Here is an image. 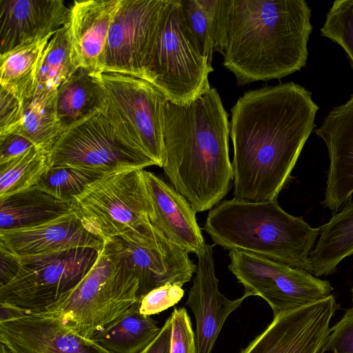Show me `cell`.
<instances>
[{"instance_id":"5bb4252c","label":"cell","mask_w":353,"mask_h":353,"mask_svg":"<svg viewBox=\"0 0 353 353\" xmlns=\"http://www.w3.org/2000/svg\"><path fill=\"white\" fill-rule=\"evenodd\" d=\"M103 242V248L136 275L139 302L150 291L165 283L183 285L196 271L189 253L166 236L151 245H140L117 237Z\"/></svg>"},{"instance_id":"44dd1931","label":"cell","mask_w":353,"mask_h":353,"mask_svg":"<svg viewBox=\"0 0 353 353\" xmlns=\"http://www.w3.org/2000/svg\"><path fill=\"white\" fill-rule=\"evenodd\" d=\"M120 0L74 1L70 8L69 33L77 65L99 77L110 28Z\"/></svg>"},{"instance_id":"ac0fdd59","label":"cell","mask_w":353,"mask_h":353,"mask_svg":"<svg viewBox=\"0 0 353 353\" xmlns=\"http://www.w3.org/2000/svg\"><path fill=\"white\" fill-rule=\"evenodd\" d=\"M327 148L330 165L323 205L338 211L353 196V94L314 130Z\"/></svg>"},{"instance_id":"ab89813d","label":"cell","mask_w":353,"mask_h":353,"mask_svg":"<svg viewBox=\"0 0 353 353\" xmlns=\"http://www.w3.org/2000/svg\"><path fill=\"white\" fill-rule=\"evenodd\" d=\"M28 312H29L16 305L0 302V322L19 318Z\"/></svg>"},{"instance_id":"8d00e7d4","label":"cell","mask_w":353,"mask_h":353,"mask_svg":"<svg viewBox=\"0 0 353 353\" xmlns=\"http://www.w3.org/2000/svg\"><path fill=\"white\" fill-rule=\"evenodd\" d=\"M34 144L18 132H12L0 137V165L21 155Z\"/></svg>"},{"instance_id":"ffe728a7","label":"cell","mask_w":353,"mask_h":353,"mask_svg":"<svg viewBox=\"0 0 353 353\" xmlns=\"http://www.w3.org/2000/svg\"><path fill=\"white\" fill-rule=\"evenodd\" d=\"M143 175L154 214L153 225L188 253L202 254L207 244L196 221V212L161 177L145 170Z\"/></svg>"},{"instance_id":"836d02e7","label":"cell","mask_w":353,"mask_h":353,"mask_svg":"<svg viewBox=\"0 0 353 353\" xmlns=\"http://www.w3.org/2000/svg\"><path fill=\"white\" fill-rule=\"evenodd\" d=\"M172 321L170 353H197L195 334L184 307H175L170 316Z\"/></svg>"},{"instance_id":"9a60e30c","label":"cell","mask_w":353,"mask_h":353,"mask_svg":"<svg viewBox=\"0 0 353 353\" xmlns=\"http://www.w3.org/2000/svg\"><path fill=\"white\" fill-rule=\"evenodd\" d=\"M0 343L11 353H113L47 312L0 322Z\"/></svg>"},{"instance_id":"2e32d148","label":"cell","mask_w":353,"mask_h":353,"mask_svg":"<svg viewBox=\"0 0 353 353\" xmlns=\"http://www.w3.org/2000/svg\"><path fill=\"white\" fill-rule=\"evenodd\" d=\"M104 242L91 233L73 211L39 225L0 230V248L17 258L47 255L75 248L101 251Z\"/></svg>"},{"instance_id":"f35d334b","label":"cell","mask_w":353,"mask_h":353,"mask_svg":"<svg viewBox=\"0 0 353 353\" xmlns=\"http://www.w3.org/2000/svg\"><path fill=\"white\" fill-rule=\"evenodd\" d=\"M0 287L7 284L16 275L19 261L17 256L0 248Z\"/></svg>"},{"instance_id":"30bf717a","label":"cell","mask_w":353,"mask_h":353,"mask_svg":"<svg viewBox=\"0 0 353 353\" xmlns=\"http://www.w3.org/2000/svg\"><path fill=\"white\" fill-rule=\"evenodd\" d=\"M91 248L18 258L14 277L0 287V302L29 312H45L69 293L87 274L99 253Z\"/></svg>"},{"instance_id":"60d3db41","label":"cell","mask_w":353,"mask_h":353,"mask_svg":"<svg viewBox=\"0 0 353 353\" xmlns=\"http://www.w3.org/2000/svg\"><path fill=\"white\" fill-rule=\"evenodd\" d=\"M0 353H11L8 349L6 347V346L1 343L0 345Z\"/></svg>"},{"instance_id":"e0dca14e","label":"cell","mask_w":353,"mask_h":353,"mask_svg":"<svg viewBox=\"0 0 353 353\" xmlns=\"http://www.w3.org/2000/svg\"><path fill=\"white\" fill-rule=\"evenodd\" d=\"M197 259L196 276L188 292L186 305L192 310L196 322V352L212 353L228 316L252 294L245 291L241 298L230 300L220 292L212 245L207 244L205 252Z\"/></svg>"},{"instance_id":"4316f807","label":"cell","mask_w":353,"mask_h":353,"mask_svg":"<svg viewBox=\"0 0 353 353\" xmlns=\"http://www.w3.org/2000/svg\"><path fill=\"white\" fill-rule=\"evenodd\" d=\"M54 34L0 54V85L22 102L32 96L38 65Z\"/></svg>"},{"instance_id":"8fae6325","label":"cell","mask_w":353,"mask_h":353,"mask_svg":"<svg viewBox=\"0 0 353 353\" xmlns=\"http://www.w3.org/2000/svg\"><path fill=\"white\" fill-rule=\"evenodd\" d=\"M230 271L252 296L262 297L274 316L330 296L328 281L263 256L242 251L229 252Z\"/></svg>"},{"instance_id":"74e56055","label":"cell","mask_w":353,"mask_h":353,"mask_svg":"<svg viewBox=\"0 0 353 353\" xmlns=\"http://www.w3.org/2000/svg\"><path fill=\"white\" fill-rule=\"evenodd\" d=\"M172 321L169 316L157 337L140 353H170Z\"/></svg>"},{"instance_id":"484cf974","label":"cell","mask_w":353,"mask_h":353,"mask_svg":"<svg viewBox=\"0 0 353 353\" xmlns=\"http://www.w3.org/2000/svg\"><path fill=\"white\" fill-rule=\"evenodd\" d=\"M160 330L157 321L140 312L137 302L95 334L92 339L113 353H140Z\"/></svg>"},{"instance_id":"52a82bcc","label":"cell","mask_w":353,"mask_h":353,"mask_svg":"<svg viewBox=\"0 0 353 353\" xmlns=\"http://www.w3.org/2000/svg\"><path fill=\"white\" fill-rule=\"evenodd\" d=\"M213 68L201 54L183 18L181 0H168L146 81L174 103L191 102L211 87Z\"/></svg>"},{"instance_id":"d590c367","label":"cell","mask_w":353,"mask_h":353,"mask_svg":"<svg viewBox=\"0 0 353 353\" xmlns=\"http://www.w3.org/2000/svg\"><path fill=\"white\" fill-rule=\"evenodd\" d=\"M23 102L8 90L0 88V137L15 132L23 120Z\"/></svg>"},{"instance_id":"1f68e13d","label":"cell","mask_w":353,"mask_h":353,"mask_svg":"<svg viewBox=\"0 0 353 353\" xmlns=\"http://www.w3.org/2000/svg\"><path fill=\"white\" fill-rule=\"evenodd\" d=\"M321 33L344 50L353 68V0L333 2Z\"/></svg>"},{"instance_id":"7c38bea8","label":"cell","mask_w":353,"mask_h":353,"mask_svg":"<svg viewBox=\"0 0 353 353\" xmlns=\"http://www.w3.org/2000/svg\"><path fill=\"white\" fill-rule=\"evenodd\" d=\"M168 0H120L103 59V72L146 80L160 21Z\"/></svg>"},{"instance_id":"603a6c76","label":"cell","mask_w":353,"mask_h":353,"mask_svg":"<svg viewBox=\"0 0 353 353\" xmlns=\"http://www.w3.org/2000/svg\"><path fill=\"white\" fill-rule=\"evenodd\" d=\"M319 229L309 257L310 273L316 277L333 274L341 262L353 255V201L347 203Z\"/></svg>"},{"instance_id":"4fadbf2b","label":"cell","mask_w":353,"mask_h":353,"mask_svg":"<svg viewBox=\"0 0 353 353\" xmlns=\"http://www.w3.org/2000/svg\"><path fill=\"white\" fill-rule=\"evenodd\" d=\"M339 308L332 294L274 316L272 323L240 353H321Z\"/></svg>"},{"instance_id":"ba28073f","label":"cell","mask_w":353,"mask_h":353,"mask_svg":"<svg viewBox=\"0 0 353 353\" xmlns=\"http://www.w3.org/2000/svg\"><path fill=\"white\" fill-rule=\"evenodd\" d=\"M99 79L105 94L103 113L125 141L162 168L164 95L149 81L134 76L104 72Z\"/></svg>"},{"instance_id":"7402d4cb","label":"cell","mask_w":353,"mask_h":353,"mask_svg":"<svg viewBox=\"0 0 353 353\" xmlns=\"http://www.w3.org/2000/svg\"><path fill=\"white\" fill-rule=\"evenodd\" d=\"M56 105L63 132L98 112H103L105 94L99 77L79 68L57 88Z\"/></svg>"},{"instance_id":"7a4b0ae2","label":"cell","mask_w":353,"mask_h":353,"mask_svg":"<svg viewBox=\"0 0 353 353\" xmlns=\"http://www.w3.org/2000/svg\"><path fill=\"white\" fill-rule=\"evenodd\" d=\"M229 135L228 115L216 88L187 103L165 99L162 168L196 212L219 204L233 184Z\"/></svg>"},{"instance_id":"9c48e42d","label":"cell","mask_w":353,"mask_h":353,"mask_svg":"<svg viewBox=\"0 0 353 353\" xmlns=\"http://www.w3.org/2000/svg\"><path fill=\"white\" fill-rule=\"evenodd\" d=\"M48 165L109 174L156 164L125 141L105 114L98 112L61 134L48 153Z\"/></svg>"},{"instance_id":"f1b7e54d","label":"cell","mask_w":353,"mask_h":353,"mask_svg":"<svg viewBox=\"0 0 353 353\" xmlns=\"http://www.w3.org/2000/svg\"><path fill=\"white\" fill-rule=\"evenodd\" d=\"M79 68L68 23L54 34L43 50L32 94L57 90Z\"/></svg>"},{"instance_id":"6da1fadb","label":"cell","mask_w":353,"mask_h":353,"mask_svg":"<svg viewBox=\"0 0 353 353\" xmlns=\"http://www.w3.org/2000/svg\"><path fill=\"white\" fill-rule=\"evenodd\" d=\"M318 105L304 87L288 82L249 90L231 108L234 199H277L316 126Z\"/></svg>"},{"instance_id":"d4e9b609","label":"cell","mask_w":353,"mask_h":353,"mask_svg":"<svg viewBox=\"0 0 353 353\" xmlns=\"http://www.w3.org/2000/svg\"><path fill=\"white\" fill-rule=\"evenodd\" d=\"M228 0H181L185 22L202 56L212 65L223 54Z\"/></svg>"},{"instance_id":"d6a6232c","label":"cell","mask_w":353,"mask_h":353,"mask_svg":"<svg viewBox=\"0 0 353 353\" xmlns=\"http://www.w3.org/2000/svg\"><path fill=\"white\" fill-rule=\"evenodd\" d=\"M182 287L179 283H168L152 290L139 301L140 312L151 316L174 306L183 296Z\"/></svg>"},{"instance_id":"e575fe53","label":"cell","mask_w":353,"mask_h":353,"mask_svg":"<svg viewBox=\"0 0 353 353\" xmlns=\"http://www.w3.org/2000/svg\"><path fill=\"white\" fill-rule=\"evenodd\" d=\"M353 353V307L348 309L343 318L330 328L321 353Z\"/></svg>"},{"instance_id":"5b68a950","label":"cell","mask_w":353,"mask_h":353,"mask_svg":"<svg viewBox=\"0 0 353 353\" xmlns=\"http://www.w3.org/2000/svg\"><path fill=\"white\" fill-rule=\"evenodd\" d=\"M143 170L107 174L74 198V212L91 233L103 241L117 237L140 245H154L165 236L153 225Z\"/></svg>"},{"instance_id":"f546056e","label":"cell","mask_w":353,"mask_h":353,"mask_svg":"<svg viewBox=\"0 0 353 353\" xmlns=\"http://www.w3.org/2000/svg\"><path fill=\"white\" fill-rule=\"evenodd\" d=\"M48 168V152L36 146L0 165V201L35 186Z\"/></svg>"},{"instance_id":"4dcf8cb0","label":"cell","mask_w":353,"mask_h":353,"mask_svg":"<svg viewBox=\"0 0 353 353\" xmlns=\"http://www.w3.org/2000/svg\"><path fill=\"white\" fill-rule=\"evenodd\" d=\"M105 175L70 166L49 167L35 187L59 200L72 202L89 185Z\"/></svg>"},{"instance_id":"b9f144b4","label":"cell","mask_w":353,"mask_h":353,"mask_svg":"<svg viewBox=\"0 0 353 353\" xmlns=\"http://www.w3.org/2000/svg\"><path fill=\"white\" fill-rule=\"evenodd\" d=\"M352 302H353V288L352 289Z\"/></svg>"},{"instance_id":"d6986e66","label":"cell","mask_w":353,"mask_h":353,"mask_svg":"<svg viewBox=\"0 0 353 353\" xmlns=\"http://www.w3.org/2000/svg\"><path fill=\"white\" fill-rule=\"evenodd\" d=\"M70 13L62 0H0V54L54 34Z\"/></svg>"},{"instance_id":"cb8c5ba5","label":"cell","mask_w":353,"mask_h":353,"mask_svg":"<svg viewBox=\"0 0 353 353\" xmlns=\"http://www.w3.org/2000/svg\"><path fill=\"white\" fill-rule=\"evenodd\" d=\"M73 211V201L59 200L34 186L0 201V230L39 225Z\"/></svg>"},{"instance_id":"8992f818","label":"cell","mask_w":353,"mask_h":353,"mask_svg":"<svg viewBox=\"0 0 353 353\" xmlns=\"http://www.w3.org/2000/svg\"><path fill=\"white\" fill-rule=\"evenodd\" d=\"M138 290L136 275L103 247L83 279L45 312L57 316L84 337L92 339L139 302Z\"/></svg>"},{"instance_id":"277c9868","label":"cell","mask_w":353,"mask_h":353,"mask_svg":"<svg viewBox=\"0 0 353 353\" xmlns=\"http://www.w3.org/2000/svg\"><path fill=\"white\" fill-rule=\"evenodd\" d=\"M203 230L214 245L252 253L310 272L309 257L319 238L301 216L285 212L277 199L224 200L209 212Z\"/></svg>"},{"instance_id":"3957f363","label":"cell","mask_w":353,"mask_h":353,"mask_svg":"<svg viewBox=\"0 0 353 353\" xmlns=\"http://www.w3.org/2000/svg\"><path fill=\"white\" fill-rule=\"evenodd\" d=\"M310 17L304 0H228L223 65L239 85L299 71L307 60Z\"/></svg>"},{"instance_id":"83f0119b","label":"cell","mask_w":353,"mask_h":353,"mask_svg":"<svg viewBox=\"0 0 353 353\" xmlns=\"http://www.w3.org/2000/svg\"><path fill=\"white\" fill-rule=\"evenodd\" d=\"M56 96L57 90L33 94L23 101L22 123L15 132L48 153L63 132L57 117Z\"/></svg>"}]
</instances>
